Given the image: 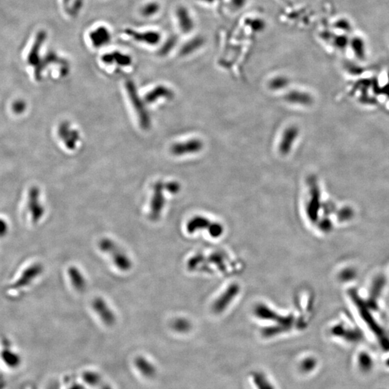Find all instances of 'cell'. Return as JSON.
Listing matches in <instances>:
<instances>
[{
  "instance_id": "9",
  "label": "cell",
  "mask_w": 389,
  "mask_h": 389,
  "mask_svg": "<svg viewBox=\"0 0 389 389\" xmlns=\"http://www.w3.org/2000/svg\"><path fill=\"white\" fill-rule=\"evenodd\" d=\"M164 205V199L162 194L161 185H157L155 188V192L151 199L150 206V219L152 221H157L161 215L162 211Z\"/></svg>"
},
{
  "instance_id": "17",
  "label": "cell",
  "mask_w": 389,
  "mask_h": 389,
  "mask_svg": "<svg viewBox=\"0 0 389 389\" xmlns=\"http://www.w3.org/2000/svg\"><path fill=\"white\" fill-rule=\"evenodd\" d=\"M1 357L8 366L16 367L20 364V358L18 355L12 351L9 347H6L1 350Z\"/></svg>"
},
{
  "instance_id": "23",
  "label": "cell",
  "mask_w": 389,
  "mask_h": 389,
  "mask_svg": "<svg viewBox=\"0 0 389 389\" xmlns=\"http://www.w3.org/2000/svg\"><path fill=\"white\" fill-rule=\"evenodd\" d=\"M289 84V80L286 77H278L273 79L270 83V88L273 90H280L284 88Z\"/></svg>"
},
{
  "instance_id": "29",
  "label": "cell",
  "mask_w": 389,
  "mask_h": 389,
  "mask_svg": "<svg viewBox=\"0 0 389 389\" xmlns=\"http://www.w3.org/2000/svg\"><path fill=\"white\" fill-rule=\"evenodd\" d=\"M247 0H230V4L234 10H241L246 5Z\"/></svg>"
},
{
  "instance_id": "19",
  "label": "cell",
  "mask_w": 389,
  "mask_h": 389,
  "mask_svg": "<svg viewBox=\"0 0 389 389\" xmlns=\"http://www.w3.org/2000/svg\"><path fill=\"white\" fill-rule=\"evenodd\" d=\"M160 10V4L157 1L146 3L141 9V14L144 17H149L155 16Z\"/></svg>"
},
{
  "instance_id": "15",
  "label": "cell",
  "mask_w": 389,
  "mask_h": 389,
  "mask_svg": "<svg viewBox=\"0 0 389 389\" xmlns=\"http://www.w3.org/2000/svg\"><path fill=\"white\" fill-rule=\"evenodd\" d=\"M357 362L359 369L363 373L370 372L373 368V359L367 351H361L358 353Z\"/></svg>"
},
{
  "instance_id": "2",
  "label": "cell",
  "mask_w": 389,
  "mask_h": 389,
  "mask_svg": "<svg viewBox=\"0 0 389 389\" xmlns=\"http://www.w3.org/2000/svg\"><path fill=\"white\" fill-rule=\"evenodd\" d=\"M99 249L108 254L114 264L122 271H129L132 268V262L123 249L115 242L108 238H103L98 243Z\"/></svg>"
},
{
  "instance_id": "14",
  "label": "cell",
  "mask_w": 389,
  "mask_h": 389,
  "mask_svg": "<svg viewBox=\"0 0 389 389\" xmlns=\"http://www.w3.org/2000/svg\"><path fill=\"white\" fill-rule=\"evenodd\" d=\"M102 61L108 64L116 62L117 65H121V66H127L131 63L130 57L127 55L117 51L104 55L102 56Z\"/></svg>"
},
{
  "instance_id": "3",
  "label": "cell",
  "mask_w": 389,
  "mask_h": 389,
  "mask_svg": "<svg viewBox=\"0 0 389 389\" xmlns=\"http://www.w3.org/2000/svg\"><path fill=\"white\" fill-rule=\"evenodd\" d=\"M44 271V267L41 264L35 263L25 269L20 275L19 278L12 284L11 289L19 290L28 287Z\"/></svg>"
},
{
  "instance_id": "27",
  "label": "cell",
  "mask_w": 389,
  "mask_h": 389,
  "mask_svg": "<svg viewBox=\"0 0 389 389\" xmlns=\"http://www.w3.org/2000/svg\"><path fill=\"white\" fill-rule=\"evenodd\" d=\"M172 327L175 330L184 332V331H186L188 329V324L187 323L186 321L183 320V319H178V320H175L172 324Z\"/></svg>"
},
{
  "instance_id": "8",
  "label": "cell",
  "mask_w": 389,
  "mask_h": 389,
  "mask_svg": "<svg viewBox=\"0 0 389 389\" xmlns=\"http://www.w3.org/2000/svg\"><path fill=\"white\" fill-rule=\"evenodd\" d=\"M89 38L93 47L99 49L108 45L111 42V34L108 28L99 26L91 31Z\"/></svg>"
},
{
  "instance_id": "28",
  "label": "cell",
  "mask_w": 389,
  "mask_h": 389,
  "mask_svg": "<svg viewBox=\"0 0 389 389\" xmlns=\"http://www.w3.org/2000/svg\"><path fill=\"white\" fill-rule=\"evenodd\" d=\"M334 45L339 49H344L348 44V39L347 37L341 35V36H337L334 38Z\"/></svg>"
},
{
  "instance_id": "22",
  "label": "cell",
  "mask_w": 389,
  "mask_h": 389,
  "mask_svg": "<svg viewBox=\"0 0 389 389\" xmlns=\"http://www.w3.org/2000/svg\"><path fill=\"white\" fill-rule=\"evenodd\" d=\"M340 279L343 283H347L354 280L356 277V270L352 266L344 267L340 273Z\"/></svg>"
},
{
  "instance_id": "11",
  "label": "cell",
  "mask_w": 389,
  "mask_h": 389,
  "mask_svg": "<svg viewBox=\"0 0 389 389\" xmlns=\"http://www.w3.org/2000/svg\"><path fill=\"white\" fill-rule=\"evenodd\" d=\"M46 38H47V34L44 31H41L37 35L35 42L28 54V62L30 65L36 66L39 64L40 50H41V46L45 41Z\"/></svg>"
},
{
  "instance_id": "33",
  "label": "cell",
  "mask_w": 389,
  "mask_h": 389,
  "mask_svg": "<svg viewBox=\"0 0 389 389\" xmlns=\"http://www.w3.org/2000/svg\"><path fill=\"white\" fill-rule=\"evenodd\" d=\"M386 365H387V367L389 368V357L387 359V361H386Z\"/></svg>"
},
{
  "instance_id": "21",
  "label": "cell",
  "mask_w": 389,
  "mask_h": 389,
  "mask_svg": "<svg viewBox=\"0 0 389 389\" xmlns=\"http://www.w3.org/2000/svg\"><path fill=\"white\" fill-rule=\"evenodd\" d=\"M352 49L359 59L364 58L365 47L363 40L360 38H355L351 41Z\"/></svg>"
},
{
  "instance_id": "16",
  "label": "cell",
  "mask_w": 389,
  "mask_h": 389,
  "mask_svg": "<svg viewBox=\"0 0 389 389\" xmlns=\"http://www.w3.org/2000/svg\"><path fill=\"white\" fill-rule=\"evenodd\" d=\"M286 100L292 103H299L301 105H308L312 102V98L307 93L299 91H292L286 96Z\"/></svg>"
},
{
  "instance_id": "26",
  "label": "cell",
  "mask_w": 389,
  "mask_h": 389,
  "mask_svg": "<svg viewBox=\"0 0 389 389\" xmlns=\"http://www.w3.org/2000/svg\"><path fill=\"white\" fill-rule=\"evenodd\" d=\"M26 108V104L23 100L19 99V100L16 101L12 105V109L13 112L16 114H21L25 111Z\"/></svg>"
},
{
  "instance_id": "24",
  "label": "cell",
  "mask_w": 389,
  "mask_h": 389,
  "mask_svg": "<svg viewBox=\"0 0 389 389\" xmlns=\"http://www.w3.org/2000/svg\"><path fill=\"white\" fill-rule=\"evenodd\" d=\"M316 365H317V361L316 359L314 357H308L302 362L301 365V369L304 372L310 373L315 369Z\"/></svg>"
},
{
  "instance_id": "32",
  "label": "cell",
  "mask_w": 389,
  "mask_h": 389,
  "mask_svg": "<svg viewBox=\"0 0 389 389\" xmlns=\"http://www.w3.org/2000/svg\"><path fill=\"white\" fill-rule=\"evenodd\" d=\"M200 1H206V2L209 3H213L215 1H217V0H200Z\"/></svg>"
},
{
  "instance_id": "5",
  "label": "cell",
  "mask_w": 389,
  "mask_h": 389,
  "mask_svg": "<svg viewBox=\"0 0 389 389\" xmlns=\"http://www.w3.org/2000/svg\"><path fill=\"white\" fill-rule=\"evenodd\" d=\"M125 33L132 40L141 44L154 46L160 43L161 35L160 32L153 31H139L133 28H126Z\"/></svg>"
},
{
  "instance_id": "20",
  "label": "cell",
  "mask_w": 389,
  "mask_h": 389,
  "mask_svg": "<svg viewBox=\"0 0 389 389\" xmlns=\"http://www.w3.org/2000/svg\"><path fill=\"white\" fill-rule=\"evenodd\" d=\"M253 379L258 389H275L274 387L269 382L265 375L261 373H255Z\"/></svg>"
},
{
  "instance_id": "1",
  "label": "cell",
  "mask_w": 389,
  "mask_h": 389,
  "mask_svg": "<svg viewBox=\"0 0 389 389\" xmlns=\"http://www.w3.org/2000/svg\"><path fill=\"white\" fill-rule=\"evenodd\" d=\"M331 333L336 338H341L349 343H357L361 341L363 333L359 328L355 325L352 319L344 315L331 329Z\"/></svg>"
},
{
  "instance_id": "7",
  "label": "cell",
  "mask_w": 389,
  "mask_h": 389,
  "mask_svg": "<svg viewBox=\"0 0 389 389\" xmlns=\"http://www.w3.org/2000/svg\"><path fill=\"white\" fill-rule=\"evenodd\" d=\"M175 14L178 26L181 32L188 34L194 31L195 23L188 8L185 6H179L177 8Z\"/></svg>"
},
{
  "instance_id": "25",
  "label": "cell",
  "mask_w": 389,
  "mask_h": 389,
  "mask_svg": "<svg viewBox=\"0 0 389 389\" xmlns=\"http://www.w3.org/2000/svg\"><path fill=\"white\" fill-rule=\"evenodd\" d=\"M178 40L175 37H171L167 40V42L164 44L162 48L161 49V53L162 55H166L173 49L175 46L176 45Z\"/></svg>"
},
{
  "instance_id": "6",
  "label": "cell",
  "mask_w": 389,
  "mask_h": 389,
  "mask_svg": "<svg viewBox=\"0 0 389 389\" xmlns=\"http://www.w3.org/2000/svg\"><path fill=\"white\" fill-rule=\"evenodd\" d=\"M92 306H93L94 311L97 313V315L99 316L101 320L105 325L111 326L115 324L116 322L115 314L102 298L97 297V298H95Z\"/></svg>"
},
{
  "instance_id": "12",
  "label": "cell",
  "mask_w": 389,
  "mask_h": 389,
  "mask_svg": "<svg viewBox=\"0 0 389 389\" xmlns=\"http://www.w3.org/2000/svg\"><path fill=\"white\" fill-rule=\"evenodd\" d=\"M68 274L75 290L79 292H84L87 286V281L80 270L76 267L72 266L68 269Z\"/></svg>"
},
{
  "instance_id": "30",
  "label": "cell",
  "mask_w": 389,
  "mask_h": 389,
  "mask_svg": "<svg viewBox=\"0 0 389 389\" xmlns=\"http://www.w3.org/2000/svg\"><path fill=\"white\" fill-rule=\"evenodd\" d=\"M8 225L4 220L0 219V237H4L8 232Z\"/></svg>"
},
{
  "instance_id": "13",
  "label": "cell",
  "mask_w": 389,
  "mask_h": 389,
  "mask_svg": "<svg viewBox=\"0 0 389 389\" xmlns=\"http://www.w3.org/2000/svg\"><path fill=\"white\" fill-rule=\"evenodd\" d=\"M298 135L297 128L291 127L285 131L280 142V151L281 154H287L291 151L292 144Z\"/></svg>"
},
{
  "instance_id": "31",
  "label": "cell",
  "mask_w": 389,
  "mask_h": 389,
  "mask_svg": "<svg viewBox=\"0 0 389 389\" xmlns=\"http://www.w3.org/2000/svg\"><path fill=\"white\" fill-rule=\"evenodd\" d=\"M337 27L340 28L341 30H344V31H350V25L344 20H341L340 21L337 23Z\"/></svg>"
},
{
  "instance_id": "4",
  "label": "cell",
  "mask_w": 389,
  "mask_h": 389,
  "mask_svg": "<svg viewBox=\"0 0 389 389\" xmlns=\"http://www.w3.org/2000/svg\"><path fill=\"white\" fill-rule=\"evenodd\" d=\"M28 209L33 223H38L45 213V209L40 201L39 190L35 187L31 188L28 194Z\"/></svg>"
},
{
  "instance_id": "10",
  "label": "cell",
  "mask_w": 389,
  "mask_h": 389,
  "mask_svg": "<svg viewBox=\"0 0 389 389\" xmlns=\"http://www.w3.org/2000/svg\"><path fill=\"white\" fill-rule=\"evenodd\" d=\"M203 148V143L199 140H191L184 143L178 144L172 146V151L174 154H180L195 153Z\"/></svg>"
},
{
  "instance_id": "18",
  "label": "cell",
  "mask_w": 389,
  "mask_h": 389,
  "mask_svg": "<svg viewBox=\"0 0 389 389\" xmlns=\"http://www.w3.org/2000/svg\"><path fill=\"white\" fill-rule=\"evenodd\" d=\"M203 44H204V40L201 37H195V38L190 40V41L184 45L183 48L181 49V53L182 52V54L184 55L190 54L203 47Z\"/></svg>"
}]
</instances>
